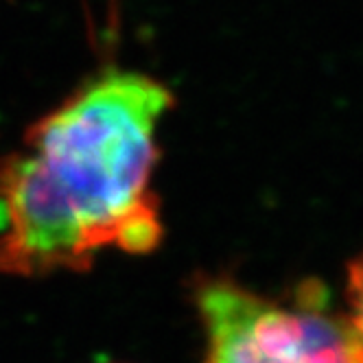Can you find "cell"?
<instances>
[{
	"label": "cell",
	"mask_w": 363,
	"mask_h": 363,
	"mask_svg": "<svg viewBox=\"0 0 363 363\" xmlns=\"http://www.w3.org/2000/svg\"><path fill=\"white\" fill-rule=\"evenodd\" d=\"M173 94L147 74L108 68L27 129L0 158V272L88 269L103 247L145 254L160 243L149 191L155 129Z\"/></svg>",
	"instance_id": "cell-1"
},
{
	"label": "cell",
	"mask_w": 363,
	"mask_h": 363,
	"mask_svg": "<svg viewBox=\"0 0 363 363\" xmlns=\"http://www.w3.org/2000/svg\"><path fill=\"white\" fill-rule=\"evenodd\" d=\"M197 302L208 340L206 363H363L346 315L333 313L318 284L284 306L230 280H211Z\"/></svg>",
	"instance_id": "cell-2"
},
{
	"label": "cell",
	"mask_w": 363,
	"mask_h": 363,
	"mask_svg": "<svg viewBox=\"0 0 363 363\" xmlns=\"http://www.w3.org/2000/svg\"><path fill=\"white\" fill-rule=\"evenodd\" d=\"M346 300H348V324L363 348V254L354 258L348 269V287H346Z\"/></svg>",
	"instance_id": "cell-3"
}]
</instances>
